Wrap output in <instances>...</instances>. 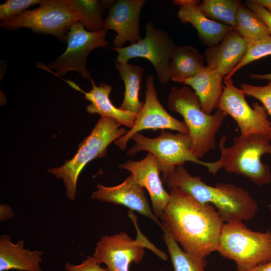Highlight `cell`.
Returning <instances> with one entry per match:
<instances>
[{
    "instance_id": "obj_37",
    "label": "cell",
    "mask_w": 271,
    "mask_h": 271,
    "mask_svg": "<svg viewBox=\"0 0 271 271\" xmlns=\"http://www.w3.org/2000/svg\"><path fill=\"white\" fill-rule=\"evenodd\" d=\"M268 207H269V208L270 210L271 211V203L269 205Z\"/></svg>"
},
{
    "instance_id": "obj_29",
    "label": "cell",
    "mask_w": 271,
    "mask_h": 271,
    "mask_svg": "<svg viewBox=\"0 0 271 271\" xmlns=\"http://www.w3.org/2000/svg\"><path fill=\"white\" fill-rule=\"evenodd\" d=\"M41 0H8L0 5V19L13 18L27 11L29 8L40 4Z\"/></svg>"
},
{
    "instance_id": "obj_17",
    "label": "cell",
    "mask_w": 271,
    "mask_h": 271,
    "mask_svg": "<svg viewBox=\"0 0 271 271\" xmlns=\"http://www.w3.org/2000/svg\"><path fill=\"white\" fill-rule=\"evenodd\" d=\"M247 48L243 38L232 29L220 43L206 49L204 56L206 66L217 70L224 78L242 60Z\"/></svg>"
},
{
    "instance_id": "obj_23",
    "label": "cell",
    "mask_w": 271,
    "mask_h": 271,
    "mask_svg": "<svg viewBox=\"0 0 271 271\" xmlns=\"http://www.w3.org/2000/svg\"><path fill=\"white\" fill-rule=\"evenodd\" d=\"M115 67L125 86L124 95L119 108L137 114L144 105V102L140 101L139 92L144 69L128 62H116Z\"/></svg>"
},
{
    "instance_id": "obj_35",
    "label": "cell",
    "mask_w": 271,
    "mask_h": 271,
    "mask_svg": "<svg viewBox=\"0 0 271 271\" xmlns=\"http://www.w3.org/2000/svg\"><path fill=\"white\" fill-rule=\"evenodd\" d=\"M246 271H271V261L254 267Z\"/></svg>"
},
{
    "instance_id": "obj_34",
    "label": "cell",
    "mask_w": 271,
    "mask_h": 271,
    "mask_svg": "<svg viewBox=\"0 0 271 271\" xmlns=\"http://www.w3.org/2000/svg\"><path fill=\"white\" fill-rule=\"evenodd\" d=\"M251 78L256 80H268L271 81V73L268 74L251 73L249 75Z\"/></svg>"
},
{
    "instance_id": "obj_12",
    "label": "cell",
    "mask_w": 271,
    "mask_h": 271,
    "mask_svg": "<svg viewBox=\"0 0 271 271\" xmlns=\"http://www.w3.org/2000/svg\"><path fill=\"white\" fill-rule=\"evenodd\" d=\"M148 242L141 234L136 240L124 232L105 235L97 243L92 256L98 263L105 264L108 271H129L131 262L142 261L144 248L151 247Z\"/></svg>"
},
{
    "instance_id": "obj_11",
    "label": "cell",
    "mask_w": 271,
    "mask_h": 271,
    "mask_svg": "<svg viewBox=\"0 0 271 271\" xmlns=\"http://www.w3.org/2000/svg\"><path fill=\"white\" fill-rule=\"evenodd\" d=\"M223 94L219 109L230 115L237 123L240 134L271 135V121L262 105L253 103L251 107L241 89L235 87L231 79H224Z\"/></svg>"
},
{
    "instance_id": "obj_22",
    "label": "cell",
    "mask_w": 271,
    "mask_h": 271,
    "mask_svg": "<svg viewBox=\"0 0 271 271\" xmlns=\"http://www.w3.org/2000/svg\"><path fill=\"white\" fill-rule=\"evenodd\" d=\"M204 56L191 46L175 48L170 62V76L175 82L184 83L205 67Z\"/></svg>"
},
{
    "instance_id": "obj_6",
    "label": "cell",
    "mask_w": 271,
    "mask_h": 271,
    "mask_svg": "<svg viewBox=\"0 0 271 271\" xmlns=\"http://www.w3.org/2000/svg\"><path fill=\"white\" fill-rule=\"evenodd\" d=\"M217 251L233 260L237 271L271 261V231L251 230L241 221L224 223Z\"/></svg>"
},
{
    "instance_id": "obj_36",
    "label": "cell",
    "mask_w": 271,
    "mask_h": 271,
    "mask_svg": "<svg viewBox=\"0 0 271 271\" xmlns=\"http://www.w3.org/2000/svg\"><path fill=\"white\" fill-rule=\"evenodd\" d=\"M254 1L271 13V0H254Z\"/></svg>"
},
{
    "instance_id": "obj_18",
    "label": "cell",
    "mask_w": 271,
    "mask_h": 271,
    "mask_svg": "<svg viewBox=\"0 0 271 271\" xmlns=\"http://www.w3.org/2000/svg\"><path fill=\"white\" fill-rule=\"evenodd\" d=\"M197 0H175L179 7L178 17L182 23H190L197 31L202 42L208 47L221 42L233 28L218 23L206 17L200 10Z\"/></svg>"
},
{
    "instance_id": "obj_16",
    "label": "cell",
    "mask_w": 271,
    "mask_h": 271,
    "mask_svg": "<svg viewBox=\"0 0 271 271\" xmlns=\"http://www.w3.org/2000/svg\"><path fill=\"white\" fill-rule=\"evenodd\" d=\"M119 167L129 171L137 183L148 190L153 212L157 217L160 218L169 202L170 196L163 187L155 156L148 153L142 160L128 161L121 164Z\"/></svg>"
},
{
    "instance_id": "obj_9",
    "label": "cell",
    "mask_w": 271,
    "mask_h": 271,
    "mask_svg": "<svg viewBox=\"0 0 271 271\" xmlns=\"http://www.w3.org/2000/svg\"><path fill=\"white\" fill-rule=\"evenodd\" d=\"M144 38L127 47L112 48L117 53L116 62L127 63L138 57L148 60L154 66L158 80L161 84L168 83L170 76V62L176 48L169 34L157 28L152 21L145 26Z\"/></svg>"
},
{
    "instance_id": "obj_4",
    "label": "cell",
    "mask_w": 271,
    "mask_h": 271,
    "mask_svg": "<svg viewBox=\"0 0 271 271\" xmlns=\"http://www.w3.org/2000/svg\"><path fill=\"white\" fill-rule=\"evenodd\" d=\"M167 104L171 111L180 114L191 137V150L200 159L216 148V135L227 114L219 108L208 114L202 109L199 97L188 86L172 87Z\"/></svg>"
},
{
    "instance_id": "obj_19",
    "label": "cell",
    "mask_w": 271,
    "mask_h": 271,
    "mask_svg": "<svg viewBox=\"0 0 271 271\" xmlns=\"http://www.w3.org/2000/svg\"><path fill=\"white\" fill-rule=\"evenodd\" d=\"M43 255L41 250L26 249L23 240L14 243L9 235H1L0 271H42L40 262Z\"/></svg>"
},
{
    "instance_id": "obj_32",
    "label": "cell",
    "mask_w": 271,
    "mask_h": 271,
    "mask_svg": "<svg viewBox=\"0 0 271 271\" xmlns=\"http://www.w3.org/2000/svg\"><path fill=\"white\" fill-rule=\"evenodd\" d=\"M246 6L254 12L265 24L271 33V13L254 0L247 1Z\"/></svg>"
},
{
    "instance_id": "obj_30",
    "label": "cell",
    "mask_w": 271,
    "mask_h": 271,
    "mask_svg": "<svg viewBox=\"0 0 271 271\" xmlns=\"http://www.w3.org/2000/svg\"><path fill=\"white\" fill-rule=\"evenodd\" d=\"M241 89L245 95L258 100L271 117V81L264 86H254L248 84L241 85Z\"/></svg>"
},
{
    "instance_id": "obj_13",
    "label": "cell",
    "mask_w": 271,
    "mask_h": 271,
    "mask_svg": "<svg viewBox=\"0 0 271 271\" xmlns=\"http://www.w3.org/2000/svg\"><path fill=\"white\" fill-rule=\"evenodd\" d=\"M154 79L152 75H149L147 77L145 101L137 114L133 126L124 135L114 142V144L122 150L126 148L128 142L135 133L144 129H169L189 133L185 122L171 115L161 104L158 98Z\"/></svg>"
},
{
    "instance_id": "obj_5",
    "label": "cell",
    "mask_w": 271,
    "mask_h": 271,
    "mask_svg": "<svg viewBox=\"0 0 271 271\" xmlns=\"http://www.w3.org/2000/svg\"><path fill=\"white\" fill-rule=\"evenodd\" d=\"M120 126L115 120L101 116L90 133L79 144L72 159L60 167L48 169L57 179H62L69 200L75 199L77 180L85 166L93 159L105 156L109 145L127 132Z\"/></svg>"
},
{
    "instance_id": "obj_21",
    "label": "cell",
    "mask_w": 271,
    "mask_h": 271,
    "mask_svg": "<svg viewBox=\"0 0 271 271\" xmlns=\"http://www.w3.org/2000/svg\"><path fill=\"white\" fill-rule=\"evenodd\" d=\"M92 88L85 92L79 89L85 94L86 100L91 103L86 106L87 111L91 114L98 113L101 116H106L115 120L120 125L128 128L133 126L137 114L124 111L116 107L110 101L109 95L111 91L110 85L105 83L97 86L93 80H90Z\"/></svg>"
},
{
    "instance_id": "obj_15",
    "label": "cell",
    "mask_w": 271,
    "mask_h": 271,
    "mask_svg": "<svg viewBox=\"0 0 271 271\" xmlns=\"http://www.w3.org/2000/svg\"><path fill=\"white\" fill-rule=\"evenodd\" d=\"M96 187L97 190L91 194L92 199L126 206L162 226V223L151 210L144 188L137 183L131 175L118 185L108 187L99 183Z\"/></svg>"
},
{
    "instance_id": "obj_1",
    "label": "cell",
    "mask_w": 271,
    "mask_h": 271,
    "mask_svg": "<svg viewBox=\"0 0 271 271\" xmlns=\"http://www.w3.org/2000/svg\"><path fill=\"white\" fill-rule=\"evenodd\" d=\"M169 194L160 217L162 225L184 251L206 259L217 250L224 222L212 204L201 203L178 188Z\"/></svg>"
},
{
    "instance_id": "obj_28",
    "label": "cell",
    "mask_w": 271,
    "mask_h": 271,
    "mask_svg": "<svg viewBox=\"0 0 271 271\" xmlns=\"http://www.w3.org/2000/svg\"><path fill=\"white\" fill-rule=\"evenodd\" d=\"M269 55H271V35L248 45L243 58L224 79H231L237 71L246 65Z\"/></svg>"
},
{
    "instance_id": "obj_24",
    "label": "cell",
    "mask_w": 271,
    "mask_h": 271,
    "mask_svg": "<svg viewBox=\"0 0 271 271\" xmlns=\"http://www.w3.org/2000/svg\"><path fill=\"white\" fill-rule=\"evenodd\" d=\"M235 29L247 45L270 36L265 24L252 11L241 4L236 16Z\"/></svg>"
},
{
    "instance_id": "obj_7",
    "label": "cell",
    "mask_w": 271,
    "mask_h": 271,
    "mask_svg": "<svg viewBox=\"0 0 271 271\" xmlns=\"http://www.w3.org/2000/svg\"><path fill=\"white\" fill-rule=\"evenodd\" d=\"M82 21V15L73 0H44L38 8L2 21L0 25L11 31L29 28L35 33L52 35L64 42L71 26Z\"/></svg>"
},
{
    "instance_id": "obj_3",
    "label": "cell",
    "mask_w": 271,
    "mask_h": 271,
    "mask_svg": "<svg viewBox=\"0 0 271 271\" xmlns=\"http://www.w3.org/2000/svg\"><path fill=\"white\" fill-rule=\"evenodd\" d=\"M226 141L224 136L220 140V157L212 162L209 173L214 174L224 168L227 172L242 176L258 186L270 182L269 167L261 160L263 155H271L270 134H240L233 138V144L228 147H225Z\"/></svg>"
},
{
    "instance_id": "obj_25",
    "label": "cell",
    "mask_w": 271,
    "mask_h": 271,
    "mask_svg": "<svg viewBox=\"0 0 271 271\" xmlns=\"http://www.w3.org/2000/svg\"><path fill=\"white\" fill-rule=\"evenodd\" d=\"M164 235L163 239L167 247L174 271H206V259H202L186 252L180 248L167 229L161 227Z\"/></svg>"
},
{
    "instance_id": "obj_31",
    "label": "cell",
    "mask_w": 271,
    "mask_h": 271,
    "mask_svg": "<svg viewBox=\"0 0 271 271\" xmlns=\"http://www.w3.org/2000/svg\"><path fill=\"white\" fill-rule=\"evenodd\" d=\"M65 269L66 271H108L107 268L101 266L92 256H88L79 264L75 265L66 262Z\"/></svg>"
},
{
    "instance_id": "obj_26",
    "label": "cell",
    "mask_w": 271,
    "mask_h": 271,
    "mask_svg": "<svg viewBox=\"0 0 271 271\" xmlns=\"http://www.w3.org/2000/svg\"><path fill=\"white\" fill-rule=\"evenodd\" d=\"M241 4L238 0H204L198 6L208 18L235 29L236 16Z\"/></svg>"
},
{
    "instance_id": "obj_27",
    "label": "cell",
    "mask_w": 271,
    "mask_h": 271,
    "mask_svg": "<svg viewBox=\"0 0 271 271\" xmlns=\"http://www.w3.org/2000/svg\"><path fill=\"white\" fill-rule=\"evenodd\" d=\"M82 16L81 23L86 30L91 32H99L104 29L103 11L110 8L114 1L73 0Z\"/></svg>"
},
{
    "instance_id": "obj_33",
    "label": "cell",
    "mask_w": 271,
    "mask_h": 271,
    "mask_svg": "<svg viewBox=\"0 0 271 271\" xmlns=\"http://www.w3.org/2000/svg\"><path fill=\"white\" fill-rule=\"evenodd\" d=\"M14 216V212L11 207L7 204L0 205V220L1 221L8 220Z\"/></svg>"
},
{
    "instance_id": "obj_8",
    "label": "cell",
    "mask_w": 271,
    "mask_h": 271,
    "mask_svg": "<svg viewBox=\"0 0 271 271\" xmlns=\"http://www.w3.org/2000/svg\"><path fill=\"white\" fill-rule=\"evenodd\" d=\"M135 145L127 151V154L132 156L141 151H148L157 159L162 181L177 166L184 165L191 162L206 167L209 171L212 162H204L196 157L191 150L192 142L189 133L178 132L173 133L165 129L161 130L159 137L150 138L137 132L131 138Z\"/></svg>"
},
{
    "instance_id": "obj_10",
    "label": "cell",
    "mask_w": 271,
    "mask_h": 271,
    "mask_svg": "<svg viewBox=\"0 0 271 271\" xmlns=\"http://www.w3.org/2000/svg\"><path fill=\"white\" fill-rule=\"evenodd\" d=\"M107 30L91 32L80 22L74 23L69 30L66 38L67 46L65 52L47 65L55 70V73L64 76L70 71L77 72L83 78L92 79L86 68L87 57L94 49L105 47L109 43L106 40Z\"/></svg>"
},
{
    "instance_id": "obj_14",
    "label": "cell",
    "mask_w": 271,
    "mask_h": 271,
    "mask_svg": "<svg viewBox=\"0 0 271 271\" xmlns=\"http://www.w3.org/2000/svg\"><path fill=\"white\" fill-rule=\"evenodd\" d=\"M145 0H118L109 8L104 28L116 33L113 44L122 47L126 42L137 43L142 38L140 32V16Z\"/></svg>"
},
{
    "instance_id": "obj_20",
    "label": "cell",
    "mask_w": 271,
    "mask_h": 271,
    "mask_svg": "<svg viewBox=\"0 0 271 271\" xmlns=\"http://www.w3.org/2000/svg\"><path fill=\"white\" fill-rule=\"evenodd\" d=\"M224 77L216 70L207 66L184 84L194 90L200 101L202 109L208 114L218 108L224 89Z\"/></svg>"
},
{
    "instance_id": "obj_2",
    "label": "cell",
    "mask_w": 271,
    "mask_h": 271,
    "mask_svg": "<svg viewBox=\"0 0 271 271\" xmlns=\"http://www.w3.org/2000/svg\"><path fill=\"white\" fill-rule=\"evenodd\" d=\"M162 181L170 190L179 189L201 203L212 204L224 223L249 221L258 209L257 201L243 188L222 183L211 186L191 175L184 165L177 166Z\"/></svg>"
}]
</instances>
